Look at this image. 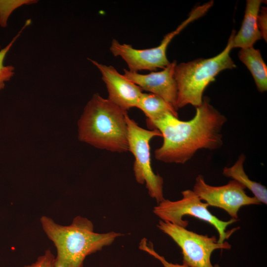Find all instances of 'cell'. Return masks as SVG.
<instances>
[{"instance_id":"6da1fadb","label":"cell","mask_w":267,"mask_h":267,"mask_svg":"<svg viewBox=\"0 0 267 267\" xmlns=\"http://www.w3.org/2000/svg\"><path fill=\"white\" fill-rule=\"evenodd\" d=\"M226 117L213 105L207 97L196 107L195 116L181 121L172 114H166L152 121L149 128L158 130L163 142L155 150V158L168 163L184 164L202 149L215 150L223 144L222 128Z\"/></svg>"},{"instance_id":"7a4b0ae2","label":"cell","mask_w":267,"mask_h":267,"mask_svg":"<svg viewBox=\"0 0 267 267\" xmlns=\"http://www.w3.org/2000/svg\"><path fill=\"white\" fill-rule=\"evenodd\" d=\"M42 226L57 251L55 267H83L86 257L111 245L124 234L114 231L99 233L94 231L92 222L77 216L68 225L59 224L47 216L40 219Z\"/></svg>"},{"instance_id":"3957f363","label":"cell","mask_w":267,"mask_h":267,"mask_svg":"<svg viewBox=\"0 0 267 267\" xmlns=\"http://www.w3.org/2000/svg\"><path fill=\"white\" fill-rule=\"evenodd\" d=\"M127 114L107 99L94 94L79 120V139L113 152L128 151Z\"/></svg>"},{"instance_id":"277c9868","label":"cell","mask_w":267,"mask_h":267,"mask_svg":"<svg viewBox=\"0 0 267 267\" xmlns=\"http://www.w3.org/2000/svg\"><path fill=\"white\" fill-rule=\"evenodd\" d=\"M235 34V30H232L226 47L218 55L176 65L174 77L178 89V109L188 104L196 107L200 106L203 101L204 90L215 80L216 76L224 70L236 67L230 56Z\"/></svg>"},{"instance_id":"5b68a950","label":"cell","mask_w":267,"mask_h":267,"mask_svg":"<svg viewBox=\"0 0 267 267\" xmlns=\"http://www.w3.org/2000/svg\"><path fill=\"white\" fill-rule=\"evenodd\" d=\"M210 9L207 3L193 9L188 17L174 31L166 35L158 46L146 49H136L131 45L120 44L113 39L110 50L115 56L121 57L127 63L130 71L138 72L141 70L154 71L163 69L170 64L167 56V49L173 38L189 24L202 17Z\"/></svg>"},{"instance_id":"8992f818","label":"cell","mask_w":267,"mask_h":267,"mask_svg":"<svg viewBox=\"0 0 267 267\" xmlns=\"http://www.w3.org/2000/svg\"><path fill=\"white\" fill-rule=\"evenodd\" d=\"M181 199L172 201L164 199L153 208L154 214L162 221L186 228L188 222L182 219L185 215H189L207 222L213 226L219 233L218 241L222 243L239 227L226 230L227 226L237 221L231 219L224 221L213 215L208 210V204L203 202L192 190L181 192Z\"/></svg>"},{"instance_id":"52a82bcc","label":"cell","mask_w":267,"mask_h":267,"mask_svg":"<svg viewBox=\"0 0 267 267\" xmlns=\"http://www.w3.org/2000/svg\"><path fill=\"white\" fill-rule=\"evenodd\" d=\"M129 150L134 157L133 170L136 181L145 183L150 196L159 203L165 199L163 195V178L154 173L151 163L150 142L156 137H162L156 129L146 130L140 127L127 114Z\"/></svg>"},{"instance_id":"ba28073f","label":"cell","mask_w":267,"mask_h":267,"mask_svg":"<svg viewBox=\"0 0 267 267\" xmlns=\"http://www.w3.org/2000/svg\"><path fill=\"white\" fill-rule=\"evenodd\" d=\"M157 226L180 247L183 265L187 267H220L211 263L212 253L217 249L229 250L231 247L227 241L219 243L215 236L199 234L162 220L159 221Z\"/></svg>"},{"instance_id":"9c48e42d","label":"cell","mask_w":267,"mask_h":267,"mask_svg":"<svg viewBox=\"0 0 267 267\" xmlns=\"http://www.w3.org/2000/svg\"><path fill=\"white\" fill-rule=\"evenodd\" d=\"M245 188L234 179L224 185L212 186L205 181L203 176L199 175L195 179L192 190L209 206L223 209L231 219L238 221V211L242 207L261 204L254 196H248Z\"/></svg>"},{"instance_id":"30bf717a","label":"cell","mask_w":267,"mask_h":267,"mask_svg":"<svg viewBox=\"0 0 267 267\" xmlns=\"http://www.w3.org/2000/svg\"><path fill=\"white\" fill-rule=\"evenodd\" d=\"M89 60L101 73L108 93L107 99L124 111L136 107L143 93L141 89L112 66Z\"/></svg>"},{"instance_id":"8fae6325","label":"cell","mask_w":267,"mask_h":267,"mask_svg":"<svg viewBox=\"0 0 267 267\" xmlns=\"http://www.w3.org/2000/svg\"><path fill=\"white\" fill-rule=\"evenodd\" d=\"M177 64V61L174 60L162 70L147 74H141L124 69L123 75L142 90L159 96L178 110V89L174 77Z\"/></svg>"},{"instance_id":"7c38bea8","label":"cell","mask_w":267,"mask_h":267,"mask_svg":"<svg viewBox=\"0 0 267 267\" xmlns=\"http://www.w3.org/2000/svg\"><path fill=\"white\" fill-rule=\"evenodd\" d=\"M262 1L261 0H246L241 27L233 38V48H244L253 46L258 40L262 39L257 18Z\"/></svg>"},{"instance_id":"4fadbf2b","label":"cell","mask_w":267,"mask_h":267,"mask_svg":"<svg viewBox=\"0 0 267 267\" xmlns=\"http://www.w3.org/2000/svg\"><path fill=\"white\" fill-rule=\"evenodd\" d=\"M238 56L251 72L257 89L261 92L266 91L267 90V67L260 50L253 46L241 48Z\"/></svg>"},{"instance_id":"5bb4252c","label":"cell","mask_w":267,"mask_h":267,"mask_svg":"<svg viewBox=\"0 0 267 267\" xmlns=\"http://www.w3.org/2000/svg\"><path fill=\"white\" fill-rule=\"evenodd\" d=\"M246 157L242 154L236 162L230 167H224L222 174L238 181L246 188L249 189L260 203L267 204V188L260 183L251 180L244 172L243 163Z\"/></svg>"},{"instance_id":"9a60e30c","label":"cell","mask_w":267,"mask_h":267,"mask_svg":"<svg viewBox=\"0 0 267 267\" xmlns=\"http://www.w3.org/2000/svg\"><path fill=\"white\" fill-rule=\"evenodd\" d=\"M136 107L143 112L147 121L155 120L168 113L178 117L177 110L172 105L151 93H143Z\"/></svg>"},{"instance_id":"2e32d148","label":"cell","mask_w":267,"mask_h":267,"mask_svg":"<svg viewBox=\"0 0 267 267\" xmlns=\"http://www.w3.org/2000/svg\"><path fill=\"white\" fill-rule=\"evenodd\" d=\"M31 23V20H28L22 29L13 38L12 41L5 47L0 50V90L4 88L5 83L8 81L14 74L15 68L12 65H4V58L13 44L18 39L23 30Z\"/></svg>"},{"instance_id":"e0dca14e","label":"cell","mask_w":267,"mask_h":267,"mask_svg":"<svg viewBox=\"0 0 267 267\" xmlns=\"http://www.w3.org/2000/svg\"><path fill=\"white\" fill-rule=\"evenodd\" d=\"M33 0H0V26L5 27L11 13L17 8L25 4L34 3Z\"/></svg>"},{"instance_id":"ac0fdd59","label":"cell","mask_w":267,"mask_h":267,"mask_svg":"<svg viewBox=\"0 0 267 267\" xmlns=\"http://www.w3.org/2000/svg\"><path fill=\"white\" fill-rule=\"evenodd\" d=\"M146 238H143L140 243L139 248L140 249L148 253L153 256L156 259L159 260L163 265L164 267H187L184 265L174 264L168 262L164 257L159 255L153 249V245L151 242H147Z\"/></svg>"},{"instance_id":"d6986e66","label":"cell","mask_w":267,"mask_h":267,"mask_svg":"<svg viewBox=\"0 0 267 267\" xmlns=\"http://www.w3.org/2000/svg\"><path fill=\"white\" fill-rule=\"evenodd\" d=\"M54 261L55 256L48 249L44 255L39 257L35 263L23 267H55Z\"/></svg>"},{"instance_id":"ffe728a7","label":"cell","mask_w":267,"mask_h":267,"mask_svg":"<svg viewBox=\"0 0 267 267\" xmlns=\"http://www.w3.org/2000/svg\"><path fill=\"white\" fill-rule=\"evenodd\" d=\"M258 25L262 38L267 41V9L266 7H262L257 18Z\"/></svg>"}]
</instances>
